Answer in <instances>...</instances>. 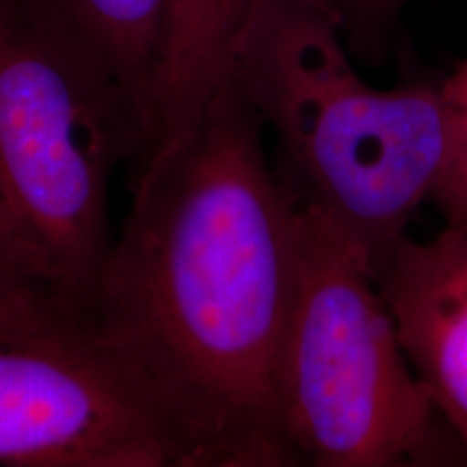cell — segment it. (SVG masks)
<instances>
[{"mask_svg": "<svg viewBox=\"0 0 467 467\" xmlns=\"http://www.w3.org/2000/svg\"><path fill=\"white\" fill-rule=\"evenodd\" d=\"M262 130L230 76L195 132L139 169L85 320L186 467L299 465L277 394L299 221Z\"/></svg>", "mask_w": 467, "mask_h": 467, "instance_id": "obj_1", "label": "cell"}, {"mask_svg": "<svg viewBox=\"0 0 467 467\" xmlns=\"http://www.w3.org/2000/svg\"><path fill=\"white\" fill-rule=\"evenodd\" d=\"M234 83L275 137V173L377 268L433 197L448 156L443 78L379 89L318 0H251Z\"/></svg>", "mask_w": 467, "mask_h": 467, "instance_id": "obj_2", "label": "cell"}, {"mask_svg": "<svg viewBox=\"0 0 467 467\" xmlns=\"http://www.w3.org/2000/svg\"><path fill=\"white\" fill-rule=\"evenodd\" d=\"M148 124L63 33L17 0L0 20V238L39 299L85 325L113 234L110 175Z\"/></svg>", "mask_w": 467, "mask_h": 467, "instance_id": "obj_3", "label": "cell"}, {"mask_svg": "<svg viewBox=\"0 0 467 467\" xmlns=\"http://www.w3.org/2000/svg\"><path fill=\"white\" fill-rule=\"evenodd\" d=\"M296 221L299 279L277 394L299 465H467L409 364L366 251L317 210L296 206Z\"/></svg>", "mask_w": 467, "mask_h": 467, "instance_id": "obj_4", "label": "cell"}, {"mask_svg": "<svg viewBox=\"0 0 467 467\" xmlns=\"http://www.w3.org/2000/svg\"><path fill=\"white\" fill-rule=\"evenodd\" d=\"M0 467H186L178 437L87 325L0 318Z\"/></svg>", "mask_w": 467, "mask_h": 467, "instance_id": "obj_5", "label": "cell"}, {"mask_svg": "<svg viewBox=\"0 0 467 467\" xmlns=\"http://www.w3.org/2000/svg\"><path fill=\"white\" fill-rule=\"evenodd\" d=\"M409 364L467 451V227L400 238L375 268Z\"/></svg>", "mask_w": 467, "mask_h": 467, "instance_id": "obj_6", "label": "cell"}, {"mask_svg": "<svg viewBox=\"0 0 467 467\" xmlns=\"http://www.w3.org/2000/svg\"><path fill=\"white\" fill-rule=\"evenodd\" d=\"M251 0H167L151 85L150 143L139 169L180 148L230 78Z\"/></svg>", "mask_w": 467, "mask_h": 467, "instance_id": "obj_7", "label": "cell"}, {"mask_svg": "<svg viewBox=\"0 0 467 467\" xmlns=\"http://www.w3.org/2000/svg\"><path fill=\"white\" fill-rule=\"evenodd\" d=\"M78 46L148 124L167 0H17ZM148 151V150H145ZM143 161V159H141ZM139 167V165H137Z\"/></svg>", "mask_w": 467, "mask_h": 467, "instance_id": "obj_8", "label": "cell"}, {"mask_svg": "<svg viewBox=\"0 0 467 467\" xmlns=\"http://www.w3.org/2000/svg\"><path fill=\"white\" fill-rule=\"evenodd\" d=\"M448 156L433 200L448 225L467 227V58L443 76Z\"/></svg>", "mask_w": 467, "mask_h": 467, "instance_id": "obj_9", "label": "cell"}, {"mask_svg": "<svg viewBox=\"0 0 467 467\" xmlns=\"http://www.w3.org/2000/svg\"><path fill=\"white\" fill-rule=\"evenodd\" d=\"M336 20L353 55L377 58L411 0H318Z\"/></svg>", "mask_w": 467, "mask_h": 467, "instance_id": "obj_10", "label": "cell"}, {"mask_svg": "<svg viewBox=\"0 0 467 467\" xmlns=\"http://www.w3.org/2000/svg\"><path fill=\"white\" fill-rule=\"evenodd\" d=\"M33 309L52 307L35 295V290L22 277L20 268L16 266L14 258H11L7 244L0 238V318L14 317V314L22 312H33ZM52 312H57V309H52Z\"/></svg>", "mask_w": 467, "mask_h": 467, "instance_id": "obj_11", "label": "cell"}, {"mask_svg": "<svg viewBox=\"0 0 467 467\" xmlns=\"http://www.w3.org/2000/svg\"><path fill=\"white\" fill-rule=\"evenodd\" d=\"M11 3H14V0H0V20H3V16L9 11Z\"/></svg>", "mask_w": 467, "mask_h": 467, "instance_id": "obj_12", "label": "cell"}]
</instances>
